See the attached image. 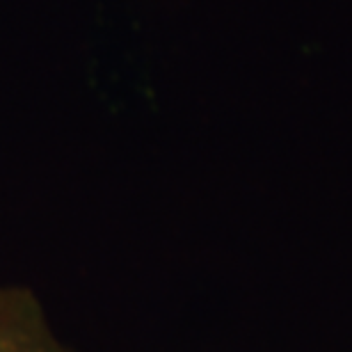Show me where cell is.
<instances>
[{"label":"cell","instance_id":"1","mask_svg":"<svg viewBox=\"0 0 352 352\" xmlns=\"http://www.w3.org/2000/svg\"><path fill=\"white\" fill-rule=\"evenodd\" d=\"M0 352H76L30 288L0 284Z\"/></svg>","mask_w":352,"mask_h":352}]
</instances>
